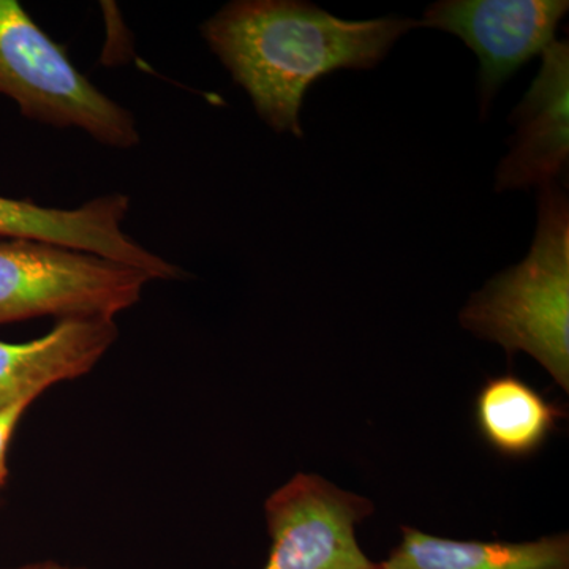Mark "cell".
Segmentation results:
<instances>
[{"instance_id":"1","label":"cell","mask_w":569,"mask_h":569,"mask_svg":"<svg viewBox=\"0 0 569 569\" xmlns=\"http://www.w3.org/2000/svg\"><path fill=\"white\" fill-rule=\"evenodd\" d=\"M421 28L410 18L350 21L298 0H238L201 26L209 48L277 133L302 137L307 89L337 70H370L400 37Z\"/></svg>"},{"instance_id":"2","label":"cell","mask_w":569,"mask_h":569,"mask_svg":"<svg viewBox=\"0 0 569 569\" xmlns=\"http://www.w3.org/2000/svg\"><path fill=\"white\" fill-rule=\"evenodd\" d=\"M460 325L523 351L569 389V201L557 181L539 186L538 227L526 260L493 276L460 310Z\"/></svg>"},{"instance_id":"3","label":"cell","mask_w":569,"mask_h":569,"mask_svg":"<svg viewBox=\"0 0 569 569\" xmlns=\"http://www.w3.org/2000/svg\"><path fill=\"white\" fill-rule=\"evenodd\" d=\"M0 93L29 121L80 129L108 148L140 142L132 112L97 89L14 0H0Z\"/></svg>"},{"instance_id":"4","label":"cell","mask_w":569,"mask_h":569,"mask_svg":"<svg viewBox=\"0 0 569 569\" xmlns=\"http://www.w3.org/2000/svg\"><path fill=\"white\" fill-rule=\"evenodd\" d=\"M151 277L99 254L32 239L0 241V325L104 318L130 309Z\"/></svg>"},{"instance_id":"5","label":"cell","mask_w":569,"mask_h":569,"mask_svg":"<svg viewBox=\"0 0 569 569\" xmlns=\"http://www.w3.org/2000/svg\"><path fill=\"white\" fill-rule=\"evenodd\" d=\"M369 498L318 475L298 473L266 501L271 550L263 569H372L356 538Z\"/></svg>"},{"instance_id":"6","label":"cell","mask_w":569,"mask_h":569,"mask_svg":"<svg viewBox=\"0 0 569 569\" xmlns=\"http://www.w3.org/2000/svg\"><path fill=\"white\" fill-rule=\"evenodd\" d=\"M568 10L567 0H441L426 10L421 26L452 33L477 52L486 118L501 86L556 40Z\"/></svg>"},{"instance_id":"7","label":"cell","mask_w":569,"mask_h":569,"mask_svg":"<svg viewBox=\"0 0 569 569\" xmlns=\"http://www.w3.org/2000/svg\"><path fill=\"white\" fill-rule=\"evenodd\" d=\"M130 198L102 194L77 209L43 208L28 200L0 197V236L51 242L132 266L151 279H179L178 266L149 252L123 231Z\"/></svg>"},{"instance_id":"8","label":"cell","mask_w":569,"mask_h":569,"mask_svg":"<svg viewBox=\"0 0 569 569\" xmlns=\"http://www.w3.org/2000/svg\"><path fill=\"white\" fill-rule=\"evenodd\" d=\"M541 56L538 77L509 118L518 132L508 156L498 164L497 192L557 181L568 168V41H550Z\"/></svg>"},{"instance_id":"9","label":"cell","mask_w":569,"mask_h":569,"mask_svg":"<svg viewBox=\"0 0 569 569\" xmlns=\"http://www.w3.org/2000/svg\"><path fill=\"white\" fill-rule=\"evenodd\" d=\"M114 320L71 318L24 343L0 342V402L39 397L91 372L118 340Z\"/></svg>"},{"instance_id":"10","label":"cell","mask_w":569,"mask_h":569,"mask_svg":"<svg viewBox=\"0 0 569 569\" xmlns=\"http://www.w3.org/2000/svg\"><path fill=\"white\" fill-rule=\"evenodd\" d=\"M402 541L372 569H569L567 533L537 541H458L402 526Z\"/></svg>"},{"instance_id":"11","label":"cell","mask_w":569,"mask_h":569,"mask_svg":"<svg viewBox=\"0 0 569 569\" xmlns=\"http://www.w3.org/2000/svg\"><path fill=\"white\" fill-rule=\"evenodd\" d=\"M565 417L563 408L515 373L489 378L475 399L479 436L507 459L537 455Z\"/></svg>"},{"instance_id":"12","label":"cell","mask_w":569,"mask_h":569,"mask_svg":"<svg viewBox=\"0 0 569 569\" xmlns=\"http://www.w3.org/2000/svg\"><path fill=\"white\" fill-rule=\"evenodd\" d=\"M37 397H21L7 406L0 407V489L6 485L7 475V452H9L11 437L20 425L22 415L26 413Z\"/></svg>"},{"instance_id":"13","label":"cell","mask_w":569,"mask_h":569,"mask_svg":"<svg viewBox=\"0 0 569 569\" xmlns=\"http://www.w3.org/2000/svg\"><path fill=\"white\" fill-rule=\"evenodd\" d=\"M11 569H80L70 568L66 565L54 563V561H40V563L24 565V567L11 568Z\"/></svg>"},{"instance_id":"14","label":"cell","mask_w":569,"mask_h":569,"mask_svg":"<svg viewBox=\"0 0 569 569\" xmlns=\"http://www.w3.org/2000/svg\"><path fill=\"white\" fill-rule=\"evenodd\" d=\"M28 397H31V396H28ZM11 402H13V400H11ZM7 403H10V402H0V407L7 406Z\"/></svg>"}]
</instances>
